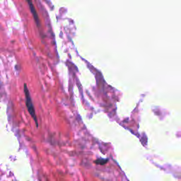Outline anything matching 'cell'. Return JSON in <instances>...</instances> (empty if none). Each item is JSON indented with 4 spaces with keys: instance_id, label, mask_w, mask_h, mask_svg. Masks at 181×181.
I'll return each mask as SVG.
<instances>
[{
    "instance_id": "cell-1",
    "label": "cell",
    "mask_w": 181,
    "mask_h": 181,
    "mask_svg": "<svg viewBox=\"0 0 181 181\" xmlns=\"http://www.w3.org/2000/svg\"><path fill=\"white\" fill-rule=\"evenodd\" d=\"M24 93L26 95V104L27 109L28 110H29L30 115H31L32 118H33V120H35V125H36V126L38 127V122L37 117H36V115H35V110L34 106H33V102H32L31 95H30V92L29 91V89H28L27 87L26 83H24Z\"/></svg>"
},
{
    "instance_id": "cell-2",
    "label": "cell",
    "mask_w": 181,
    "mask_h": 181,
    "mask_svg": "<svg viewBox=\"0 0 181 181\" xmlns=\"http://www.w3.org/2000/svg\"><path fill=\"white\" fill-rule=\"evenodd\" d=\"M28 3H29V5L30 9H31L32 14H33V18H34V20H35V23H36V24H37L38 26H39L40 20H39V18H38V14H37L36 10H35V8L34 7V6H33V3H32L31 2L29 1V2H28Z\"/></svg>"
}]
</instances>
